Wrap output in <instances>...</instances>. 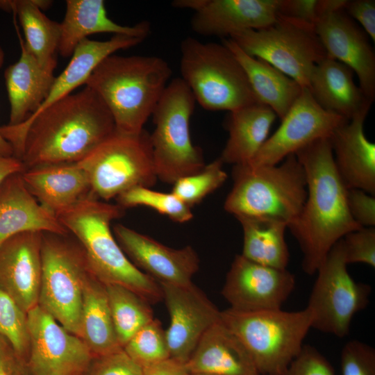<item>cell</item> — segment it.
Here are the masks:
<instances>
[{
    "instance_id": "24",
    "label": "cell",
    "mask_w": 375,
    "mask_h": 375,
    "mask_svg": "<svg viewBox=\"0 0 375 375\" xmlns=\"http://www.w3.org/2000/svg\"><path fill=\"white\" fill-rule=\"evenodd\" d=\"M353 74L347 65L326 56L314 67L308 89L322 108L349 121L369 111L373 103L356 85Z\"/></svg>"
},
{
    "instance_id": "11",
    "label": "cell",
    "mask_w": 375,
    "mask_h": 375,
    "mask_svg": "<svg viewBox=\"0 0 375 375\" xmlns=\"http://www.w3.org/2000/svg\"><path fill=\"white\" fill-rule=\"evenodd\" d=\"M228 38L306 88L314 67L327 56L313 25L279 13L265 28L241 31Z\"/></svg>"
},
{
    "instance_id": "18",
    "label": "cell",
    "mask_w": 375,
    "mask_h": 375,
    "mask_svg": "<svg viewBox=\"0 0 375 375\" xmlns=\"http://www.w3.org/2000/svg\"><path fill=\"white\" fill-rule=\"evenodd\" d=\"M113 234L133 264L159 283H192L199 258L191 246L173 249L122 224L115 225Z\"/></svg>"
},
{
    "instance_id": "2",
    "label": "cell",
    "mask_w": 375,
    "mask_h": 375,
    "mask_svg": "<svg viewBox=\"0 0 375 375\" xmlns=\"http://www.w3.org/2000/svg\"><path fill=\"white\" fill-rule=\"evenodd\" d=\"M295 155L305 172L307 197L288 228L303 253V272L312 275L337 242L361 226L349 212L347 189L336 171L329 138L310 143Z\"/></svg>"
},
{
    "instance_id": "3",
    "label": "cell",
    "mask_w": 375,
    "mask_h": 375,
    "mask_svg": "<svg viewBox=\"0 0 375 375\" xmlns=\"http://www.w3.org/2000/svg\"><path fill=\"white\" fill-rule=\"evenodd\" d=\"M124 214L118 204L90 196L56 217L79 242L92 272L101 282L122 285L149 303H157L162 299L160 285L133 264L111 231V222Z\"/></svg>"
},
{
    "instance_id": "13",
    "label": "cell",
    "mask_w": 375,
    "mask_h": 375,
    "mask_svg": "<svg viewBox=\"0 0 375 375\" xmlns=\"http://www.w3.org/2000/svg\"><path fill=\"white\" fill-rule=\"evenodd\" d=\"M31 375H83L93 357L83 341L38 305L27 312Z\"/></svg>"
},
{
    "instance_id": "42",
    "label": "cell",
    "mask_w": 375,
    "mask_h": 375,
    "mask_svg": "<svg viewBox=\"0 0 375 375\" xmlns=\"http://www.w3.org/2000/svg\"><path fill=\"white\" fill-rule=\"evenodd\" d=\"M347 206L353 219L361 227L375 226V197L358 189H347Z\"/></svg>"
},
{
    "instance_id": "36",
    "label": "cell",
    "mask_w": 375,
    "mask_h": 375,
    "mask_svg": "<svg viewBox=\"0 0 375 375\" xmlns=\"http://www.w3.org/2000/svg\"><path fill=\"white\" fill-rule=\"evenodd\" d=\"M122 349L142 368L170 358L165 331L156 319L135 333Z\"/></svg>"
},
{
    "instance_id": "7",
    "label": "cell",
    "mask_w": 375,
    "mask_h": 375,
    "mask_svg": "<svg viewBox=\"0 0 375 375\" xmlns=\"http://www.w3.org/2000/svg\"><path fill=\"white\" fill-rule=\"evenodd\" d=\"M180 71L195 101L205 110L231 112L260 103L242 67L223 43L187 37L181 44Z\"/></svg>"
},
{
    "instance_id": "39",
    "label": "cell",
    "mask_w": 375,
    "mask_h": 375,
    "mask_svg": "<svg viewBox=\"0 0 375 375\" xmlns=\"http://www.w3.org/2000/svg\"><path fill=\"white\" fill-rule=\"evenodd\" d=\"M342 375H375V349L359 340L347 342L341 352Z\"/></svg>"
},
{
    "instance_id": "27",
    "label": "cell",
    "mask_w": 375,
    "mask_h": 375,
    "mask_svg": "<svg viewBox=\"0 0 375 375\" xmlns=\"http://www.w3.org/2000/svg\"><path fill=\"white\" fill-rule=\"evenodd\" d=\"M60 24L58 53L65 58L72 56L76 46L92 34L108 33L145 39L151 31L148 21L134 26H123L115 22L108 17L105 2L102 0H67L66 12Z\"/></svg>"
},
{
    "instance_id": "17",
    "label": "cell",
    "mask_w": 375,
    "mask_h": 375,
    "mask_svg": "<svg viewBox=\"0 0 375 375\" xmlns=\"http://www.w3.org/2000/svg\"><path fill=\"white\" fill-rule=\"evenodd\" d=\"M172 5L194 10L191 28L197 34L225 38L241 31L265 28L279 13V0H177Z\"/></svg>"
},
{
    "instance_id": "23",
    "label": "cell",
    "mask_w": 375,
    "mask_h": 375,
    "mask_svg": "<svg viewBox=\"0 0 375 375\" xmlns=\"http://www.w3.org/2000/svg\"><path fill=\"white\" fill-rule=\"evenodd\" d=\"M21 174L29 192L55 215L92 196L88 177L77 162L36 166Z\"/></svg>"
},
{
    "instance_id": "34",
    "label": "cell",
    "mask_w": 375,
    "mask_h": 375,
    "mask_svg": "<svg viewBox=\"0 0 375 375\" xmlns=\"http://www.w3.org/2000/svg\"><path fill=\"white\" fill-rule=\"evenodd\" d=\"M117 204L124 209L135 206H146L161 215L167 216L178 223L189 222L193 217L191 208L172 192L166 193L147 187H135L116 198Z\"/></svg>"
},
{
    "instance_id": "8",
    "label": "cell",
    "mask_w": 375,
    "mask_h": 375,
    "mask_svg": "<svg viewBox=\"0 0 375 375\" xmlns=\"http://www.w3.org/2000/svg\"><path fill=\"white\" fill-rule=\"evenodd\" d=\"M195 99L181 78L167 85L151 116L155 128L150 134L158 179L174 184L196 174L206 165L201 149L194 145L190 122Z\"/></svg>"
},
{
    "instance_id": "15",
    "label": "cell",
    "mask_w": 375,
    "mask_h": 375,
    "mask_svg": "<svg viewBox=\"0 0 375 375\" xmlns=\"http://www.w3.org/2000/svg\"><path fill=\"white\" fill-rule=\"evenodd\" d=\"M295 277L278 269L236 255L226 274L222 294L230 308L240 312L281 309L295 287Z\"/></svg>"
},
{
    "instance_id": "40",
    "label": "cell",
    "mask_w": 375,
    "mask_h": 375,
    "mask_svg": "<svg viewBox=\"0 0 375 375\" xmlns=\"http://www.w3.org/2000/svg\"><path fill=\"white\" fill-rule=\"evenodd\" d=\"M83 375H142V368L120 349L93 358Z\"/></svg>"
},
{
    "instance_id": "20",
    "label": "cell",
    "mask_w": 375,
    "mask_h": 375,
    "mask_svg": "<svg viewBox=\"0 0 375 375\" xmlns=\"http://www.w3.org/2000/svg\"><path fill=\"white\" fill-rule=\"evenodd\" d=\"M42 233L22 232L0 244V289L26 313L38 305Z\"/></svg>"
},
{
    "instance_id": "43",
    "label": "cell",
    "mask_w": 375,
    "mask_h": 375,
    "mask_svg": "<svg viewBox=\"0 0 375 375\" xmlns=\"http://www.w3.org/2000/svg\"><path fill=\"white\" fill-rule=\"evenodd\" d=\"M344 10L351 19L358 22L364 31L374 42L375 1L347 0Z\"/></svg>"
},
{
    "instance_id": "26",
    "label": "cell",
    "mask_w": 375,
    "mask_h": 375,
    "mask_svg": "<svg viewBox=\"0 0 375 375\" xmlns=\"http://www.w3.org/2000/svg\"><path fill=\"white\" fill-rule=\"evenodd\" d=\"M19 38L20 57L4 73L10 104L8 125L12 126L22 124L39 109L56 78L55 69L41 65Z\"/></svg>"
},
{
    "instance_id": "28",
    "label": "cell",
    "mask_w": 375,
    "mask_h": 375,
    "mask_svg": "<svg viewBox=\"0 0 375 375\" xmlns=\"http://www.w3.org/2000/svg\"><path fill=\"white\" fill-rule=\"evenodd\" d=\"M222 43L242 67L258 102L270 108L281 120L303 88L267 61L246 53L231 39L224 38Z\"/></svg>"
},
{
    "instance_id": "37",
    "label": "cell",
    "mask_w": 375,
    "mask_h": 375,
    "mask_svg": "<svg viewBox=\"0 0 375 375\" xmlns=\"http://www.w3.org/2000/svg\"><path fill=\"white\" fill-rule=\"evenodd\" d=\"M0 333L9 341L17 357L26 367L29 351L27 315L1 289Z\"/></svg>"
},
{
    "instance_id": "47",
    "label": "cell",
    "mask_w": 375,
    "mask_h": 375,
    "mask_svg": "<svg viewBox=\"0 0 375 375\" xmlns=\"http://www.w3.org/2000/svg\"><path fill=\"white\" fill-rule=\"evenodd\" d=\"M26 168L23 162L15 157L0 156V185L10 175L22 173Z\"/></svg>"
},
{
    "instance_id": "16",
    "label": "cell",
    "mask_w": 375,
    "mask_h": 375,
    "mask_svg": "<svg viewBox=\"0 0 375 375\" xmlns=\"http://www.w3.org/2000/svg\"><path fill=\"white\" fill-rule=\"evenodd\" d=\"M159 284L170 318L165 331L169 356L185 364L205 332L219 321L221 311L193 283Z\"/></svg>"
},
{
    "instance_id": "48",
    "label": "cell",
    "mask_w": 375,
    "mask_h": 375,
    "mask_svg": "<svg viewBox=\"0 0 375 375\" xmlns=\"http://www.w3.org/2000/svg\"><path fill=\"white\" fill-rule=\"evenodd\" d=\"M4 60V53L0 46V67ZM0 156L10 157L13 156V150L10 143L4 139L0 133Z\"/></svg>"
},
{
    "instance_id": "22",
    "label": "cell",
    "mask_w": 375,
    "mask_h": 375,
    "mask_svg": "<svg viewBox=\"0 0 375 375\" xmlns=\"http://www.w3.org/2000/svg\"><path fill=\"white\" fill-rule=\"evenodd\" d=\"M21 174L10 175L0 185V244L28 231L69 233L56 215L29 192Z\"/></svg>"
},
{
    "instance_id": "10",
    "label": "cell",
    "mask_w": 375,
    "mask_h": 375,
    "mask_svg": "<svg viewBox=\"0 0 375 375\" xmlns=\"http://www.w3.org/2000/svg\"><path fill=\"white\" fill-rule=\"evenodd\" d=\"M85 172L94 198L108 201L139 186L151 188L156 175L150 133L115 131L86 157L77 162Z\"/></svg>"
},
{
    "instance_id": "35",
    "label": "cell",
    "mask_w": 375,
    "mask_h": 375,
    "mask_svg": "<svg viewBox=\"0 0 375 375\" xmlns=\"http://www.w3.org/2000/svg\"><path fill=\"white\" fill-rule=\"evenodd\" d=\"M223 165L218 158L199 172L179 178L173 184L172 192L192 208L225 183L228 176Z\"/></svg>"
},
{
    "instance_id": "25",
    "label": "cell",
    "mask_w": 375,
    "mask_h": 375,
    "mask_svg": "<svg viewBox=\"0 0 375 375\" xmlns=\"http://www.w3.org/2000/svg\"><path fill=\"white\" fill-rule=\"evenodd\" d=\"M185 365L191 374L260 375L242 343L221 319L205 332Z\"/></svg>"
},
{
    "instance_id": "21",
    "label": "cell",
    "mask_w": 375,
    "mask_h": 375,
    "mask_svg": "<svg viewBox=\"0 0 375 375\" xmlns=\"http://www.w3.org/2000/svg\"><path fill=\"white\" fill-rule=\"evenodd\" d=\"M368 111L335 128L329 137L336 171L347 189L375 194V144L364 133Z\"/></svg>"
},
{
    "instance_id": "45",
    "label": "cell",
    "mask_w": 375,
    "mask_h": 375,
    "mask_svg": "<svg viewBox=\"0 0 375 375\" xmlns=\"http://www.w3.org/2000/svg\"><path fill=\"white\" fill-rule=\"evenodd\" d=\"M0 369L16 375H25L26 369L9 341L0 333Z\"/></svg>"
},
{
    "instance_id": "41",
    "label": "cell",
    "mask_w": 375,
    "mask_h": 375,
    "mask_svg": "<svg viewBox=\"0 0 375 375\" xmlns=\"http://www.w3.org/2000/svg\"><path fill=\"white\" fill-rule=\"evenodd\" d=\"M284 375H335L328 360L314 347L303 345Z\"/></svg>"
},
{
    "instance_id": "50",
    "label": "cell",
    "mask_w": 375,
    "mask_h": 375,
    "mask_svg": "<svg viewBox=\"0 0 375 375\" xmlns=\"http://www.w3.org/2000/svg\"><path fill=\"white\" fill-rule=\"evenodd\" d=\"M191 375H214L210 374H192Z\"/></svg>"
},
{
    "instance_id": "1",
    "label": "cell",
    "mask_w": 375,
    "mask_h": 375,
    "mask_svg": "<svg viewBox=\"0 0 375 375\" xmlns=\"http://www.w3.org/2000/svg\"><path fill=\"white\" fill-rule=\"evenodd\" d=\"M116 131L108 108L85 86L17 125L0 126L26 169L78 162Z\"/></svg>"
},
{
    "instance_id": "19",
    "label": "cell",
    "mask_w": 375,
    "mask_h": 375,
    "mask_svg": "<svg viewBox=\"0 0 375 375\" xmlns=\"http://www.w3.org/2000/svg\"><path fill=\"white\" fill-rule=\"evenodd\" d=\"M327 56L356 74L359 87L372 102L375 99V53L368 35L344 10L325 14L315 24Z\"/></svg>"
},
{
    "instance_id": "38",
    "label": "cell",
    "mask_w": 375,
    "mask_h": 375,
    "mask_svg": "<svg viewBox=\"0 0 375 375\" xmlns=\"http://www.w3.org/2000/svg\"><path fill=\"white\" fill-rule=\"evenodd\" d=\"M346 263H364L375 267V228L361 227L340 239Z\"/></svg>"
},
{
    "instance_id": "6",
    "label": "cell",
    "mask_w": 375,
    "mask_h": 375,
    "mask_svg": "<svg viewBox=\"0 0 375 375\" xmlns=\"http://www.w3.org/2000/svg\"><path fill=\"white\" fill-rule=\"evenodd\" d=\"M220 319L242 343L260 375H284L301 352L312 318L307 308L291 312L228 308L221 311Z\"/></svg>"
},
{
    "instance_id": "12",
    "label": "cell",
    "mask_w": 375,
    "mask_h": 375,
    "mask_svg": "<svg viewBox=\"0 0 375 375\" xmlns=\"http://www.w3.org/2000/svg\"><path fill=\"white\" fill-rule=\"evenodd\" d=\"M340 240L318 267L307 308L311 328L343 338L349 334L354 315L369 303L370 285L356 282L347 268Z\"/></svg>"
},
{
    "instance_id": "32",
    "label": "cell",
    "mask_w": 375,
    "mask_h": 375,
    "mask_svg": "<svg viewBox=\"0 0 375 375\" xmlns=\"http://www.w3.org/2000/svg\"><path fill=\"white\" fill-rule=\"evenodd\" d=\"M242 228V256L256 263L286 269L290 253L285 239L288 225L272 219H240Z\"/></svg>"
},
{
    "instance_id": "29",
    "label": "cell",
    "mask_w": 375,
    "mask_h": 375,
    "mask_svg": "<svg viewBox=\"0 0 375 375\" xmlns=\"http://www.w3.org/2000/svg\"><path fill=\"white\" fill-rule=\"evenodd\" d=\"M79 338L93 358L122 349L115 330L105 284L92 271L83 287Z\"/></svg>"
},
{
    "instance_id": "5",
    "label": "cell",
    "mask_w": 375,
    "mask_h": 375,
    "mask_svg": "<svg viewBox=\"0 0 375 375\" xmlns=\"http://www.w3.org/2000/svg\"><path fill=\"white\" fill-rule=\"evenodd\" d=\"M232 177L224 208L237 219L268 218L288 227L301 212L307 197L306 178L295 154L274 165H233Z\"/></svg>"
},
{
    "instance_id": "33",
    "label": "cell",
    "mask_w": 375,
    "mask_h": 375,
    "mask_svg": "<svg viewBox=\"0 0 375 375\" xmlns=\"http://www.w3.org/2000/svg\"><path fill=\"white\" fill-rule=\"evenodd\" d=\"M112 319L119 345L123 347L141 328L152 321L150 303L119 285H105Z\"/></svg>"
},
{
    "instance_id": "44",
    "label": "cell",
    "mask_w": 375,
    "mask_h": 375,
    "mask_svg": "<svg viewBox=\"0 0 375 375\" xmlns=\"http://www.w3.org/2000/svg\"><path fill=\"white\" fill-rule=\"evenodd\" d=\"M319 0H279V14L315 26L319 18Z\"/></svg>"
},
{
    "instance_id": "30",
    "label": "cell",
    "mask_w": 375,
    "mask_h": 375,
    "mask_svg": "<svg viewBox=\"0 0 375 375\" xmlns=\"http://www.w3.org/2000/svg\"><path fill=\"white\" fill-rule=\"evenodd\" d=\"M276 115L268 106L256 103L230 112L228 138L219 157L233 165L249 162L268 138Z\"/></svg>"
},
{
    "instance_id": "46",
    "label": "cell",
    "mask_w": 375,
    "mask_h": 375,
    "mask_svg": "<svg viewBox=\"0 0 375 375\" xmlns=\"http://www.w3.org/2000/svg\"><path fill=\"white\" fill-rule=\"evenodd\" d=\"M142 375H191L185 364L169 358L142 368Z\"/></svg>"
},
{
    "instance_id": "4",
    "label": "cell",
    "mask_w": 375,
    "mask_h": 375,
    "mask_svg": "<svg viewBox=\"0 0 375 375\" xmlns=\"http://www.w3.org/2000/svg\"><path fill=\"white\" fill-rule=\"evenodd\" d=\"M172 74L169 64L158 56L112 54L99 63L84 85L105 103L117 131L137 134L144 130Z\"/></svg>"
},
{
    "instance_id": "9",
    "label": "cell",
    "mask_w": 375,
    "mask_h": 375,
    "mask_svg": "<svg viewBox=\"0 0 375 375\" xmlns=\"http://www.w3.org/2000/svg\"><path fill=\"white\" fill-rule=\"evenodd\" d=\"M42 262L38 306L79 337L83 287L91 272L82 247L69 233L43 232Z\"/></svg>"
},
{
    "instance_id": "49",
    "label": "cell",
    "mask_w": 375,
    "mask_h": 375,
    "mask_svg": "<svg viewBox=\"0 0 375 375\" xmlns=\"http://www.w3.org/2000/svg\"><path fill=\"white\" fill-rule=\"evenodd\" d=\"M0 375H16L5 369H0Z\"/></svg>"
},
{
    "instance_id": "31",
    "label": "cell",
    "mask_w": 375,
    "mask_h": 375,
    "mask_svg": "<svg viewBox=\"0 0 375 375\" xmlns=\"http://www.w3.org/2000/svg\"><path fill=\"white\" fill-rule=\"evenodd\" d=\"M51 3V1L46 0L0 1V8L18 15L26 49L41 65L55 69L60 24L50 19L42 12Z\"/></svg>"
},
{
    "instance_id": "14",
    "label": "cell",
    "mask_w": 375,
    "mask_h": 375,
    "mask_svg": "<svg viewBox=\"0 0 375 375\" xmlns=\"http://www.w3.org/2000/svg\"><path fill=\"white\" fill-rule=\"evenodd\" d=\"M347 121L322 108L309 90L303 88L278 128L247 163L253 167L279 164L310 143L329 138L335 128Z\"/></svg>"
}]
</instances>
